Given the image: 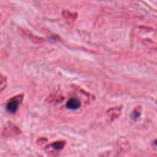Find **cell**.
Instances as JSON below:
<instances>
[{
    "label": "cell",
    "mask_w": 157,
    "mask_h": 157,
    "mask_svg": "<svg viewBox=\"0 0 157 157\" xmlns=\"http://www.w3.org/2000/svg\"><path fill=\"white\" fill-rule=\"evenodd\" d=\"M156 37H157V33H156Z\"/></svg>",
    "instance_id": "ba28073f"
},
{
    "label": "cell",
    "mask_w": 157,
    "mask_h": 157,
    "mask_svg": "<svg viewBox=\"0 0 157 157\" xmlns=\"http://www.w3.org/2000/svg\"><path fill=\"white\" fill-rule=\"evenodd\" d=\"M65 144H66V142H65V141L58 140V141H56V142L52 143V144H51L50 145L47 146V147H49V148H52L55 150H61L63 149Z\"/></svg>",
    "instance_id": "5b68a950"
},
{
    "label": "cell",
    "mask_w": 157,
    "mask_h": 157,
    "mask_svg": "<svg viewBox=\"0 0 157 157\" xmlns=\"http://www.w3.org/2000/svg\"><path fill=\"white\" fill-rule=\"evenodd\" d=\"M155 145H156V146H157V140H155Z\"/></svg>",
    "instance_id": "52a82bcc"
},
{
    "label": "cell",
    "mask_w": 157,
    "mask_h": 157,
    "mask_svg": "<svg viewBox=\"0 0 157 157\" xmlns=\"http://www.w3.org/2000/svg\"><path fill=\"white\" fill-rule=\"evenodd\" d=\"M22 99L23 96L22 94L17 95V96H15L11 98V99H9L8 101L7 104H6V110L9 113H15L18 110L20 104H21L22 101Z\"/></svg>",
    "instance_id": "7a4b0ae2"
},
{
    "label": "cell",
    "mask_w": 157,
    "mask_h": 157,
    "mask_svg": "<svg viewBox=\"0 0 157 157\" xmlns=\"http://www.w3.org/2000/svg\"><path fill=\"white\" fill-rule=\"evenodd\" d=\"M81 106V102L77 98H70L66 103V107L70 110H77Z\"/></svg>",
    "instance_id": "277c9868"
},
{
    "label": "cell",
    "mask_w": 157,
    "mask_h": 157,
    "mask_svg": "<svg viewBox=\"0 0 157 157\" xmlns=\"http://www.w3.org/2000/svg\"><path fill=\"white\" fill-rule=\"evenodd\" d=\"M122 112V107H113V108L109 109V110L106 113V118L109 121L112 122V121H115V119L119 117V115L121 114Z\"/></svg>",
    "instance_id": "3957f363"
},
{
    "label": "cell",
    "mask_w": 157,
    "mask_h": 157,
    "mask_svg": "<svg viewBox=\"0 0 157 157\" xmlns=\"http://www.w3.org/2000/svg\"><path fill=\"white\" fill-rule=\"evenodd\" d=\"M8 85L7 78L3 75L0 74V93L2 92L6 88Z\"/></svg>",
    "instance_id": "8992f818"
},
{
    "label": "cell",
    "mask_w": 157,
    "mask_h": 157,
    "mask_svg": "<svg viewBox=\"0 0 157 157\" xmlns=\"http://www.w3.org/2000/svg\"><path fill=\"white\" fill-rule=\"evenodd\" d=\"M21 133V130L18 126L12 123H8L2 129V135L4 137H14L17 136Z\"/></svg>",
    "instance_id": "6da1fadb"
}]
</instances>
